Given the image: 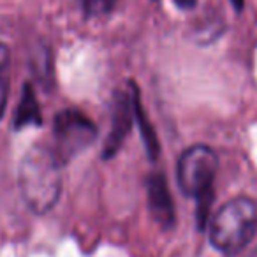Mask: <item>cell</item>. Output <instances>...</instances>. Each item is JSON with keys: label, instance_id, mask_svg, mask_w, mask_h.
Listing matches in <instances>:
<instances>
[{"label": "cell", "instance_id": "cell-6", "mask_svg": "<svg viewBox=\"0 0 257 257\" xmlns=\"http://www.w3.org/2000/svg\"><path fill=\"white\" fill-rule=\"evenodd\" d=\"M133 99L125 93H118L116 100H114V109H113V121H111V131L106 138V145H104L102 157L111 159L118 150H120L121 143L127 138L128 131L133 127Z\"/></svg>", "mask_w": 257, "mask_h": 257}, {"label": "cell", "instance_id": "cell-4", "mask_svg": "<svg viewBox=\"0 0 257 257\" xmlns=\"http://www.w3.org/2000/svg\"><path fill=\"white\" fill-rule=\"evenodd\" d=\"M55 155L60 162H67L85 152L97 138V127L85 113L78 109H64L53 121Z\"/></svg>", "mask_w": 257, "mask_h": 257}, {"label": "cell", "instance_id": "cell-10", "mask_svg": "<svg viewBox=\"0 0 257 257\" xmlns=\"http://www.w3.org/2000/svg\"><path fill=\"white\" fill-rule=\"evenodd\" d=\"M118 0H81V8L86 16L90 18H97V16H104L116 6Z\"/></svg>", "mask_w": 257, "mask_h": 257}, {"label": "cell", "instance_id": "cell-9", "mask_svg": "<svg viewBox=\"0 0 257 257\" xmlns=\"http://www.w3.org/2000/svg\"><path fill=\"white\" fill-rule=\"evenodd\" d=\"M11 85V51L8 44L0 43V120L4 116Z\"/></svg>", "mask_w": 257, "mask_h": 257}, {"label": "cell", "instance_id": "cell-7", "mask_svg": "<svg viewBox=\"0 0 257 257\" xmlns=\"http://www.w3.org/2000/svg\"><path fill=\"white\" fill-rule=\"evenodd\" d=\"M41 123H43V116H41V107H39V102H37L36 92H34L32 85L25 83L22 97H20V104H18V107H16L13 125H15L16 131H22L23 127L41 125Z\"/></svg>", "mask_w": 257, "mask_h": 257}, {"label": "cell", "instance_id": "cell-12", "mask_svg": "<svg viewBox=\"0 0 257 257\" xmlns=\"http://www.w3.org/2000/svg\"><path fill=\"white\" fill-rule=\"evenodd\" d=\"M231 4L234 6L236 11H241L243 6H245V0H231Z\"/></svg>", "mask_w": 257, "mask_h": 257}, {"label": "cell", "instance_id": "cell-1", "mask_svg": "<svg viewBox=\"0 0 257 257\" xmlns=\"http://www.w3.org/2000/svg\"><path fill=\"white\" fill-rule=\"evenodd\" d=\"M60 159L53 148L36 145L22 159L18 183L27 206L37 215H44L57 204L62 192Z\"/></svg>", "mask_w": 257, "mask_h": 257}, {"label": "cell", "instance_id": "cell-11", "mask_svg": "<svg viewBox=\"0 0 257 257\" xmlns=\"http://www.w3.org/2000/svg\"><path fill=\"white\" fill-rule=\"evenodd\" d=\"M175 6L182 11H190L197 6V0H175Z\"/></svg>", "mask_w": 257, "mask_h": 257}, {"label": "cell", "instance_id": "cell-5", "mask_svg": "<svg viewBox=\"0 0 257 257\" xmlns=\"http://www.w3.org/2000/svg\"><path fill=\"white\" fill-rule=\"evenodd\" d=\"M147 194H148V208L157 220V224L164 229H171L176 222L175 204L169 192L168 180L164 173H152L147 180Z\"/></svg>", "mask_w": 257, "mask_h": 257}, {"label": "cell", "instance_id": "cell-3", "mask_svg": "<svg viewBox=\"0 0 257 257\" xmlns=\"http://www.w3.org/2000/svg\"><path fill=\"white\" fill-rule=\"evenodd\" d=\"M217 154L206 145H194L178 159L176 178L185 196L194 199L213 196V182L217 175Z\"/></svg>", "mask_w": 257, "mask_h": 257}, {"label": "cell", "instance_id": "cell-2", "mask_svg": "<svg viewBox=\"0 0 257 257\" xmlns=\"http://www.w3.org/2000/svg\"><path fill=\"white\" fill-rule=\"evenodd\" d=\"M257 232V204L250 197H234L222 204L210 224V241L225 255L239 253Z\"/></svg>", "mask_w": 257, "mask_h": 257}, {"label": "cell", "instance_id": "cell-8", "mask_svg": "<svg viewBox=\"0 0 257 257\" xmlns=\"http://www.w3.org/2000/svg\"><path fill=\"white\" fill-rule=\"evenodd\" d=\"M134 86V85H133ZM131 99H133V109H134V118L138 120V123H140V131H141V138H143L145 141V148H147L148 155H150L152 161H155L159 155V141H157V134H155L154 127H152L150 120H148L147 113H145L143 106H141V100H140V93H138L136 86L133 88V95H131Z\"/></svg>", "mask_w": 257, "mask_h": 257}]
</instances>
